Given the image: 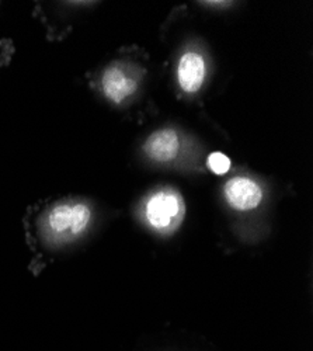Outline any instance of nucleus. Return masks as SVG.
Returning <instances> with one entry per match:
<instances>
[{
	"mask_svg": "<svg viewBox=\"0 0 313 351\" xmlns=\"http://www.w3.org/2000/svg\"><path fill=\"white\" fill-rule=\"evenodd\" d=\"M93 211L82 201H60L44 208L34 221V235L48 249H60L80 239L90 228Z\"/></svg>",
	"mask_w": 313,
	"mask_h": 351,
	"instance_id": "obj_1",
	"label": "nucleus"
},
{
	"mask_svg": "<svg viewBox=\"0 0 313 351\" xmlns=\"http://www.w3.org/2000/svg\"><path fill=\"white\" fill-rule=\"evenodd\" d=\"M9 52H10V47L8 43L0 41V65L3 64V61H6L9 58Z\"/></svg>",
	"mask_w": 313,
	"mask_h": 351,
	"instance_id": "obj_8",
	"label": "nucleus"
},
{
	"mask_svg": "<svg viewBox=\"0 0 313 351\" xmlns=\"http://www.w3.org/2000/svg\"><path fill=\"white\" fill-rule=\"evenodd\" d=\"M180 149V139L173 130H160L152 134L145 145L147 154L158 162H168L176 158Z\"/></svg>",
	"mask_w": 313,
	"mask_h": 351,
	"instance_id": "obj_6",
	"label": "nucleus"
},
{
	"mask_svg": "<svg viewBox=\"0 0 313 351\" xmlns=\"http://www.w3.org/2000/svg\"><path fill=\"white\" fill-rule=\"evenodd\" d=\"M100 87L108 100L114 104H121L136 92L138 83L129 77L124 69L117 65H111L104 69L100 77Z\"/></svg>",
	"mask_w": 313,
	"mask_h": 351,
	"instance_id": "obj_3",
	"label": "nucleus"
},
{
	"mask_svg": "<svg viewBox=\"0 0 313 351\" xmlns=\"http://www.w3.org/2000/svg\"><path fill=\"white\" fill-rule=\"evenodd\" d=\"M208 166L215 174H225L227 170L231 169V160L223 154L215 152L210 155L208 158Z\"/></svg>",
	"mask_w": 313,
	"mask_h": 351,
	"instance_id": "obj_7",
	"label": "nucleus"
},
{
	"mask_svg": "<svg viewBox=\"0 0 313 351\" xmlns=\"http://www.w3.org/2000/svg\"><path fill=\"white\" fill-rule=\"evenodd\" d=\"M225 195L227 202L235 210L249 211L255 208L263 198V191L253 180L246 178H235L225 186Z\"/></svg>",
	"mask_w": 313,
	"mask_h": 351,
	"instance_id": "obj_4",
	"label": "nucleus"
},
{
	"mask_svg": "<svg viewBox=\"0 0 313 351\" xmlns=\"http://www.w3.org/2000/svg\"><path fill=\"white\" fill-rule=\"evenodd\" d=\"M207 73L204 58L198 52H186L179 62V83L186 93H195L201 89Z\"/></svg>",
	"mask_w": 313,
	"mask_h": 351,
	"instance_id": "obj_5",
	"label": "nucleus"
},
{
	"mask_svg": "<svg viewBox=\"0 0 313 351\" xmlns=\"http://www.w3.org/2000/svg\"><path fill=\"white\" fill-rule=\"evenodd\" d=\"M183 211V199L173 191H160L152 195L147 204L148 222L159 230L173 228L180 221Z\"/></svg>",
	"mask_w": 313,
	"mask_h": 351,
	"instance_id": "obj_2",
	"label": "nucleus"
}]
</instances>
